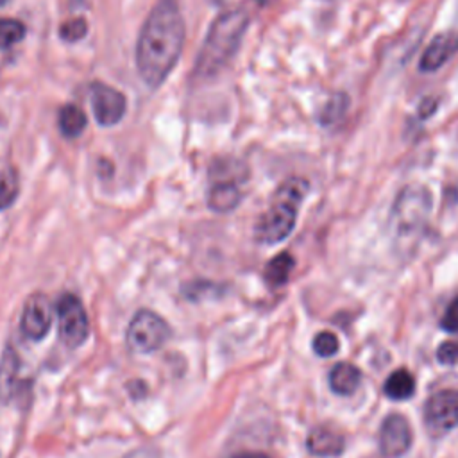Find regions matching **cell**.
Returning <instances> with one entry per match:
<instances>
[{"mask_svg":"<svg viewBox=\"0 0 458 458\" xmlns=\"http://www.w3.org/2000/svg\"><path fill=\"white\" fill-rule=\"evenodd\" d=\"M184 43V21L174 0H159L148 13L136 43V66L156 89L175 66Z\"/></svg>","mask_w":458,"mask_h":458,"instance_id":"6da1fadb","label":"cell"},{"mask_svg":"<svg viewBox=\"0 0 458 458\" xmlns=\"http://www.w3.org/2000/svg\"><path fill=\"white\" fill-rule=\"evenodd\" d=\"M249 25L245 11L233 9L225 11L211 23L208 38L199 52L195 63V75L199 79H209L216 75L236 54L240 41Z\"/></svg>","mask_w":458,"mask_h":458,"instance_id":"7a4b0ae2","label":"cell"},{"mask_svg":"<svg viewBox=\"0 0 458 458\" xmlns=\"http://www.w3.org/2000/svg\"><path fill=\"white\" fill-rule=\"evenodd\" d=\"M308 190L310 184L302 177H290L277 188L272 204L261 215L254 229L256 240L259 243L276 245L293 231L299 206Z\"/></svg>","mask_w":458,"mask_h":458,"instance_id":"3957f363","label":"cell"},{"mask_svg":"<svg viewBox=\"0 0 458 458\" xmlns=\"http://www.w3.org/2000/svg\"><path fill=\"white\" fill-rule=\"evenodd\" d=\"M431 211V195L420 184H408L403 188L392 208L390 222L399 240H410L424 227Z\"/></svg>","mask_w":458,"mask_h":458,"instance_id":"277c9868","label":"cell"},{"mask_svg":"<svg viewBox=\"0 0 458 458\" xmlns=\"http://www.w3.org/2000/svg\"><path fill=\"white\" fill-rule=\"evenodd\" d=\"M170 336L165 318L150 310H140L129 322L125 342L132 352L148 354L157 351Z\"/></svg>","mask_w":458,"mask_h":458,"instance_id":"5b68a950","label":"cell"},{"mask_svg":"<svg viewBox=\"0 0 458 458\" xmlns=\"http://www.w3.org/2000/svg\"><path fill=\"white\" fill-rule=\"evenodd\" d=\"M59 338L66 347H79L89 335L88 313L81 299L73 293H63L55 304Z\"/></svg>","mask_w":458,"mask_h":458,"instance_id":"8992f818","label":"cell"},{"mask_svg":"<svg viewBox=\"0 0 458 458\" xmlns=\"http://www.w3.org/2000/svg\"><path fill=\"white\" fill-rule=\"evenodd\" d=\"M424 420L433 433L458 428V390H440L424 404Z\"/></svg>","mask_w":458,"mask_h":458,"instance_id":"52a82bcc","label":"cell"},{"mask_svg":"<svg viewBox=\"0 0 458 458\" xmlns=\"http://www.w3.org/2000/svg\"><path fill=\"white\" fill-rule=\"evenodd\" d=\"M379 453L383 458H399L404 454L411 445V428L408 420L399 415H388L379 429Z\"/></svg>","mask_w":458,"mask_h":458,"instance_id":"ba28073f","label":"cell"},{"mask_svg":"<svg viewBox=\"0 0 458 458\" xmlns=\"http://www.w3.org/2000/svg\"><path fill=\"white\" fill-rule=\"evenodd\" d=\"M125 107H127L125 97L113 86H107L102 82H95L91 86V109H93L95 120L100 125L109 127L118 123L125 113Z\"/></svg>","mask_w":458,"mask_h":458,"instance_id":"9c48e42d","label":"cell"},{"mask_svg":"<svg viewBox=\"0 0 458 458\" xmlns=\"http://www.w3.org/2000/svg\"><path fill=\"white\" fill-rule=\"evenodd\" d=\"M52 324L50 302L43 293H34L27 299L21 313V333L29 340H43Z\"/></svg>","mask_w":458,"mask_h":458,"instance_id":"30bf717a","label":"cell"},{"mask_svg":"<svg viewBox=\"0 0 458 458\" xmlns=\"http://www.w3.org/2000/svg\"><path fill=\"white\" fill-rule=\"evenodd\" d=\"M458 52V32L445 30L437 34L420 55L419 68L422 72H435L444 66Z\"/></svg>","mask_w":458,"mask_h":458,"instance_id":"8fae6325","label":"cell"},{"mask_svg":"<svg viewBox=\"0 0 458 458\" xmlns=\"http://www.w3.org/2000/svg\"><path fill=\"white\" fill-rule=\"evenodd\" d=\"M345 445L344 435L329 426H317L310 431L306 438V447L313 456L335 458L342 454Z\"/></svg>","mask_w":458,"mask_h":458,"instance_id":"7c38bea8","label":"cell"},{"mask_svg":"<svg viewBox=\"0 0 458 458\" xmlns=\"http://www.w3.org/2000/svg\"><path fill=\"white\" fill-rule=\"evenodd\" d=\"M242 200L240 186L234 179H220L208 191V206L216 213L234 209Z\"/></svg>","mask_w":458,"mask_h":458,"instance_id":"4fadbf2b","label":"cell"},{"mask_svg":"<svg viewBox=\"0 0 458 458\" xmlns=\"http://www.w3.org/2000/svg\"><path fill=\"white\" fill-rule=\"evenodd\" d=\"M361 372L347 361L336 363L329 372V388L336 395H351L360 386Z\"/></svg>","mask_w":458,"mask_h":458,"instance_id":"5bb4252c","label":"cell"},{"mask_svg":"<svg viewBox=\"0 0 458 458\" xmlns=\"http://www.w3.org/2000/svg\"><path fill=\"white\" fill-rule=\"evenodd\" d=\"M383 392L392 401L410 399L415 392V377L411 376L410 370L397 369L386 377V381L383 385Z\"/></svg>","mask_w":458,"mask_h":458,"instance_id":"9a60e30c","label":"cell"},{"mask_svg":"<svg viewBox=\"0 0 458 458\" xmlns=\"http://www.w3.org/2000/svg\"><path fill=\"white\" fill-rule=\"evenodd\" d=\"M295 267V259L290 252H279L274 256L265 267V279L270 286H281L288 281L292 270Z\"/></svg>","mask_w":458,"mask_h":458,"instance_id":"2e32d148","label":"cell"},{"mask_svg":"<svg viewBox=\"0 0 458 458\" xmlns=\"http://www.w3.org/2000/svg\"><path fill=\"white\" fill-rule=\"evenodd\" d=\"M86 123H88L86 114L75 104H66V106L61 107V111H59V129H61L63 136L77 138L79 134H82Z\"/></svg>","mask_w":458,"mask_h":458,"instance_id":"e0dca14e","label":"cell"},{"mask_svg":"<svg viewBox=\"0 0 458 458\" xmlns=\"http://www.w3.org/2000/svg\"><path fill=\"white\" fill-rule=\"evenodd\" d=\"M20 193V177L14 168H4L0 172V211L13 206Z\"/></svg>","mask_w":458,"mask_h":458,"instance_id":"ac0fdd59","label":"cell"},{"mask_svg":"<svg viewBox=\"0 0 458 458\" xmlns=\"http://www.w3.org/2000/svg\"><path fill=\"white\" fill-rule=\"evenodd\" d=\"M349 107V97L345 93H335L329 97L326 106L320 111V123L322 125H331L338 122Z\"/></svg>","mask_w":458,"mask_h":458,"instance_id":"d6986e66","label":"cell"},{"mask_svg":"<svg viewBox=\"0 0 458 458\" xmlns=\"http://www.w3.org/2000/svg\"><path fill=\"white\" fill-rule=\"evenodd\" d=\"M25 36V25L13 18H0V50L16 45Z\"/></svg>","mask_w":458,"mask_h":458,"instance_id":"ffe728a7","label":"cell"},{"mask_svg":"<svg viewBox=\"0 0 458 458\" xmlns=\"http://www.w3.org/2000/svg\"><path fill=\"white\" fill-rule=\"evenodd\" d=\"M16 370H18V358L13 352V349H5L4 361L0 367V394L7 395L11 392V386L16 379Z\"/></svg>","mask_w":458,"mask_h":458,"instance_id":"44dd1931","label":"cell"},{"mask_svg":"<svg viewBox=\"0 0 458 458\" xmlns=\"http://www.w3.org/2000/svg\"><path fill=\"white\" fill-rule=\"evenodd\" d=\"M88 32V23L84 18L81 16H75L68 21H64L61 27H59V36L61 39L68 41V43H73V41H79L86 36Z\"/></svg>","mask_w":458,"mask_h":458,"instance_id":"7402d4cb","label":"cell"},{"mask_svg":"<svg viewBox=\"0 0 458 458\" xmlns=\"http://www.w3.org/2000/svg\"><path fill=\"white\" fill-rule=\"evenodd\" d=\"M313 351H315V354H318V356H322V358H327V356H333L336 351H338V347H340V342H338V338H336V335L335 333H331V331H320V333H317V336L313 338Z\"/></svg>","mask_w":458,"mask_h":458,"instance_id":"603a6c76","label":"cell"},{"mask_svg":"<svg viewBox=\"0 0 458 458\" xmlns=\"http://www.w3.org/2000/svg\"><path fill=\"white\" fill-rule=\"evenodd\" d=\"M437 360L442 365H454L458 363V344L456 342H444L437 349Z\"/></svg>","mask_w":458,"mask_h":458,"instance_id":"cb8c5ba5","label":"cell"},{"mask_svg":"<svg viewBox=\"0 0 458 458\" xmlns=\"http://www.w3.org/2000/svg\"><path fill=\"white\" fill-rule=\"evenodd\" d=\"M440 326L447 333H458V297H454L449 302V306H447V310H445V313L440 320Z\"/></svg>","mask_w":458,"mask_h":458,"instance_id":"d4e9b609","label":"cell"},{"mask_svg":"<svg viewBox=\"0 0 458 458\" xmlns=\"http://www.w3.org/2000/svg\"><path fill=\"white\" fill-rule=\"evenodd\" d=\"M122 458H161V451L157 447L145 445V447H138V449L127 453Z\"/></svg>","mask_w":458,"mask_h":458,"instance_id":"484cf974","label":"cell"},{"mask_svg":"<svg viewBox=\"0 0 458 458\" xmlns=\"http://www.w3.org/2000/svg\"><path fill=\"white\" fill-rule=\"evenodd\" d=\"M435 111V100H431V98H426L422 104H420V107H419V114L422 116V118H426L428 114H431Z\"/></svg>","mask_w":458,"mask_h":458,"instance_id":"4316f807","label":"cell"},{"mask_svg":"<svg viewBox=\"0 0 458 458\" xmlns=\"http://www.w3.org/2000/svg\"><path fill=\"white\" fill-rule=\"evenodd\" d=\"M233 458H270V456H267L265 453H240V454H234Z\"/></svg>","mask_w":458,"mask_h":458,"instance_id":"83f0119b","label":"cell"},{"mask_svg":"<svg viewBox=\"0 0 458 458\" xmlns=\"http://www.w3.org/2000/svg\"><path fill=\"white\" fill-rule=\"evenodd\" d=\"M5 2H7V0H0V7H2V5H5Z\"/></svg>","mask_w":458,"mask_h":458,"instance_id":"f1b7e54d","label":"cell"}]
</instances>
